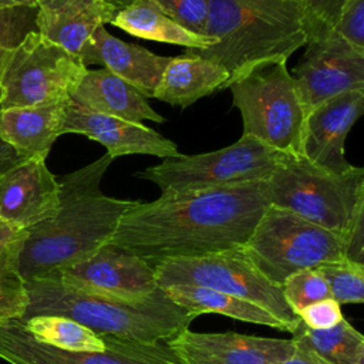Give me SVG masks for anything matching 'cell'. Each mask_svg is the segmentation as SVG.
<instances>
[{"instance_id":"6da1fadb","label":"cell","mask_w":364,"mask_h":364,"mask_svg":"<svg viewBox=\"0 0 364 364\" xmlns=\"http://www.w3.org/2000/svg\"><path fill=\"white\" fill-rule=\"evenodd\" d=\"M267 206L262 181L135 200L109 243L152 266L240 247Z\"/></svg>"},{"instance_id":"7a4b0ae2","label":"cell","mask_w":364,"mask_h":364,"mask_svg":"<svg viewBox=\"0 0 364 364\" xmlns=\"http://www.w3.org/2000/svg\"><path fill=\"white\" fill-rule=\"evenodd\" d=\"M112 161L105 154L57 178L60 186L57 213L27 229L18 259L24 280L80 263L112 239L122 215L135 202L102 192L101 182Z\"/></svg>"},{"instance_id":"3957f363","label":"cell","mask_w":364,"mask_h":364,"mask_svg":"<svg viewBox=\"0 0 364 364\" xmlns=\"http://www.w3.org/2000/svg\"><path fill=\"white\" fill-rule=\"evenodd\" d=\"M28 303L23 321L34 316L71 318L98 336L161 343L188 328L196 314L158 289L145 299H127L74 286L55 274L26 280Z\"/></svg>"},{"instance_id":"277c9868","label":"cell","mask_w":364,"mask_h":364,"mask_svg":"<svg viewBox=\"0 0 364 364\" xmlns=\"http://www.w3.org/2000/svg\"><path fill=\"white\" fill-rule=\"evenodd\" d=\"M205 36L212 46L193 50L229 74L226 90L249 68L286 60L307 44L300 0H208Z\"/></svg>"},{"instance_id":"5b68a950","label":"cell","mask_w":364,"mask_h":364,"mask_svg":"<svg viewBox=\"0 0 364 364\" xmlns=\"http://www.w3.org/2000/svg\"><path fill=\"white\" fill-rule=\"evenodd\" d=\"M262 191L269 205L344 236L364 200V169L355 166L337 175L301 155L279 154L272 173L262 181Z\"/></svg>"},{"instance_id":"8992f818","label":"cell","mask_w":364,"mask_h":364,"mask_svg":"<svg viewBox=\"0 0 364 364\" xmlns=\"http://www.w3.org/2000/svg\"><path fill=\"white\" fill-rule=\"evenodd\" d=\"M286 60L260 63L228 88L250 135L279 154L300 155L306 111Z\"/></svg>"},{"instance_id":"52a82bcc","label":"cell","mask_w":364,"mask_h":364,"mask_svg":"<svg viewBox=\"0 0 364 364\" xmlns=\"http://www.w3.org/2000/svg\"><path fill=\"white\" fill-rule=\"evenodd\" d=\"M242 247L277 286L296 272L346 257L344 236L272 205Z\"/></svg>"},{"instance_id":"ba28073f","label":"cell","mask_w":364,"mask_h":364,"mask_svg":"<svg viewBox=\"0 0 364 364\" xmlns=\"http://www.w3.org/2000/svg\"><path fill=\"white\" fill-rule=\"evenodd\" d=\"M154 267L161 289L171 284L208 287L267 310L289 333L300 323L299 316L286 303L282 287L253 264L242 246L196 257L164 259Z\"/></svg>"},{"instance_id":"9c48e42d","label":"cell","mask_w":364,"mask_h":364,"mask_svg":"<svg viewBox=\"0 0 364 364\" xmlns=\"http://www.w3.org/2000/svg\"><path fill=\"white\" fill-rule=\"evenodd\" d=\"M85 71L78 57L37 30L30 31L1 60L0 108L67 101Z\"/></svg>"},{"instance_id":"30bf717a","label":"cell","mask_w":364,"mask_h":364,"mask_svg":"<svg viewBox=\"0 0 364 364\" xmlns=\"http://www.w3.org/2000/svg\"><path fill=\"white\" fill-rule=\"evenodd\" d=\"M279 152L259 139L243 135L218 151L165 158L161 164L136 173L154 182L161 195H172L212 188L264 181L273 171Z\"/></svg>"},{"instance_id":"8fae6325","label":"cell","mask_w":364,"mask_h":364,"mask_svg":"<svg viewBox=\"0 0 364 364\" xmlns=\"http://www.w3.org/2000/svg\"><path fill=\"white\" fill-rule=\"evenodd\" d=\"M104 338V351H65L36 340L18 318L0 321V360L6 364H181L166 343Z\"/></svg>"},{"instance_id":"7c38bea8","label":"cell","mask_w":364,"mask_h":364,"mask_svg":"<svg viewBox=\"0 0 364 364\" xmlns=\"http://www.w3.org/2000/svg\"><path fill=\"white\" fill-rule=\"evenodd\" d=\"M290 74L307 115L331 97L364 90V53L330 33L307 41L304 54Z\"/></svg>"},{"instance_id":"4fadbf2b","label":"cell","mask_w":364,"mask_h":364,"mask_svg":"<svg viewBox=\"0 0 364 364\" xmlns=\"http://www.w3.org/2000/svg\"><path fill=\"white\" fill-rule=\"evenodd\" d=\"M364 111V90L341 92L313 108L304 119L300 155L328 172L344 175L355 166L346 159V138Z\"/></svg>"},{"instance_id":"5bb4252c","label":"cell","mask_w":364,"mask_h":364,"mask_svg":"<svg viewBox=\"0 0 364 364\" xmlns=\"http://www.w3.org/2000/svg\"><path fill=\"white\" fill-rule=\"evenodd\" d=\"M50 274L87 290L127 299H145L159 289L151 263L109 242L88 259Z\"/></svg>"},{"instance_id":"9a60e30c","label":"cell","mask_w":364,"mask_h":364,"mask_svg":"<svg viewBox=\"0 0 364 364\" xmlns=\"http://www.w3.org/2000/svg\"><path fill=\"white\" fill-rule=\"evenodd\" d=\"M181 364H276L291 355L294 344L239 333H199L188 328L166 340Z\"/></svg>"},{"instance_id":"2e32d148","label":"cell","mask_w":364,"mask_h":364,"mask_svg":"<svg viewBox=\"0 0 364 364\" xmlns=\"http://www.w3.org/2000/svg\"><path fill=\"white\" fill-rule=\"evenodd\" d=\"M60 205V186L44 158H26L0 176V219L30 229L53 218Z\"/></svg>"},{"instance_id":"e0dca14e","label":"cell","mask_w":364,"mask_h":364,"mask_svg":"<svg viewBox=\"0 0 364 364\" xmlns=\"http://www.w3.org/2000/svg\"><path fill=\"white\" fill-rule=\"evenodd\" d=\"M63 134H80L100 142L112 159L127 155H151L164 159L181 155L175 142L152 128L90 111L71 100L67 105Z\"/></svg>"},{"instance_id":"ac0fdd59","label":"cell","mask_w":364,"mask_h":364,"mask_svg":"<svg viewBox=\"0 0 364 364\" xmlns=\"http://www.w3.org/2000/svg\"><path fill=\"white\" fill-rule=\"evenodd\" d=\"M81 63L100 64L114 75L136 88L145 98L154 91L171 57H162L132 43L122 41L107 31L104 26L95 28L81 48Z\"/></svg>"},{"instance_id":"d6986e66","label":"cell","mask_w":364,"mask_h":364,"mask_svg":"<svg viewBox=\"0 0 364 364\" xmlns=\"http://www.w3.org/2000/svg\"><path fill=\"white\" fill-rule=\"evenodd\" d=\"M114 11L105 0H43L37 4V31L75 57L97 27L109 24Z\"/></svg>"},{"instance_id":"ffe728a7","label":"cell","mask_w":364,"mask_h":364,"mask_svg":"<svg viewBox=\"0 0 364 364\" xmlns=\"http://www.w3.org/2000/svg\"><path fill=\"white\" fill-rule=\"evenodd\" d=\"M70 100L90 111L131 122L145 119L165 122V118L149 105L148 98L105 68H87L71 91Z\"/></svg>"},{"instance_id":"44dd1931","label":"cell","mask_w":364,"mask_h":364,"mask_svg":"<svg viewBox=\"0 0 364 364\" xmlns=\"http://www.w3.org/2000/svg\"><path fill=\"white\" fill-rule=\"evenodd\" d=\"M70 100L36 105L0 108V139L24 158H47L63 127Z\"/></svg>"},{"instance_id":"7402d4cb","label":"cell","mask_w":364,"mask_h":364,"mask_svg":"<svg viewBox=\"0 0 364 364\" xmlns=\"http://www.w3.org/2000/svg\"><path fill=\"white\" fill-rule=\"evenodd\" d=\"M228 78L229 74L220 64L186 48L183 54L171 57L152 98L186 108L220 91Z\"/></svg>"},{"instance_id":"603a6c76","label":"cell","mask_w":364,"mask_h":364,"mask_svg":"<svg viewBox=\"0 0 364 364\" xmlns=\"http://www.w3.org/2000/svg\"><path fill=\"white\" fill-rule=\"evenodd\" d=\"M109 24L144 40L183 46L192 50H203L212 46L209 37L183 28L164 14L151 0H134L119 10Z\"/></svg>"},{"instance_id":"cb8c5ba5","label":"cell","mask_w":364,"mask_h":364,"mask_svg":"<svg viewBox=\"0 0 364 364\" xmlns=\"http://www.w3.org/2000/svg\"><path fill=\"white\" fill-rule=\"evenodd\" d=\"M164 291L175 304L196 316L203 313H218L239 321L269 326L286 331L284 324L267 310L250 301L208 287L191 284H171L164 287Z\"/></svg>"},{"instance_id":"d4e9b609","label":"cell","mask_w":364,"mask_h":364,"mask_svg":"<svg viewBox=\"0 0 364 364\" xmlns=\"http://www.w3.org/2000/svg\"><path fill=\"white\" fill-rule=\"evenodd\" d=\"M27 230L0 219V321L21 320L28 303L18 259Z\"/></svg>"},{"instance_id":"484cf974","label":"cell","mask_w":364,"mask_h":364,"mask_svg":"<svg viewBox=\"0 0 364 364\" xmlns=\"http://www.w3.org/2000/svg\"><path fill=\"white\" fill-rule=\"evenodd\" d=\"M291 334L294 346L313 351L328 364H354L364 350L363 334L346 318L326 330H313L300 321Z\"/></svg>"},{"instance_id":"4316f807","label":"cell","mask_w":364,"mask_h":364,"mask_svg":"<svg viewBox=\"0 0 364 364\" xmlns=\"http://www.w3.org/2000/svg\"><path fill=\"white\" fill-rule=\"evenodd\" d=\"M23 324L36 340L60 350L98 353L107 348L104 336H98L67 317L34 316L24 320Z\"/></svg>"},{"instance_id":"83f0119b","label":"cell","mask_w":364,"mask_h":364,"mask_svg":"<svg viewBox=\"0 0 364 364\" xmlns=\"http://www.w3.org/2000/svg\"><path fill=\"white\" fill-rule=\"evenodd\" d=\"M316 269L324 277L331 299L340 306L364 301V263L343 257L323 263Z\"/></svg>"},{"instance_id":"f1b7e54d","label":"cell","mask_w":364,"mask_h":364,"mask_svg":"<svg viewBox=\"0 0 364 364\" xmlns=\"http://www.w3.org/2000/svg\"><path fill=\"white\" fill-rule=\"evenodd\" d=\"M280 287L286 303L296 314L311 303L331 297L324 277L316 267L290 274Z\"/></svg>"},{"instance_id":"f546056e","label":"cell","mask_w":364,"mask_h":364,"mask_svg":"<svg viewBox=\"0 0 364 364\" xmlns=\"http://www.w3.org/2000/svg\"><path fill=\"white\" fill-rule=\"evenodd\" d=\"M37 6H16L0 9V64L4 54L17 46L36 26ZM1 100V91H0Z\"/></svg>"},{"instance_id":"4dcf8cb0","label":"cell","mask_w":364,"mask_h":364,"mask_svg":"<svg viewBox=\"0 0 364 364\" xmlns=\"http://www.w3.org/2000/svg\"><path fill=\"white\" fill-rule=\"evenodd\" d=\"M348 0H300L307 41L327 37Z\"/></svg>"},{"instance_id":"1f68e13d","label":"cell","mask_w":364,"mask_h":364,"mask_svg":"<svg viewBox=\"0 0 364 364\" xmlns=\"http://www.w3.org/2000/svg\"><path fill=\"white\" fill-rule=\"evenodd\" d=\"M158 9L183 28L205 36L209 6L208 0H151Z\"/></svg>"},{"instance_id":"d6a6232c","label":"cell","mask_w":364,"mask_h":364,"mask_svg":"<svg viewBox=\"0 0 364 364\" xmlns=\"http://www.w3.org/2000/svg\"><path fill=\"white\" fill-rule=\"evenodd\" d=\"M330 33L364 53V0H348Z\"/></svg>"},{"instance_id":"836d02e7","label":"cell","mask_w":364,"mask_h":364,"mask_svg":"<svg viewBox=\"0 0 364 364\" xmlns=\"http://www.w3.org/2000/svg\"><path fill=\"white\" fill-rule=\"evenodd\" d=\"M300 321L313 330H326L338 324L344 316L334 299H323L311 303L297 313Z\"/></svg>"},{"instance_id":"e575fe53","label":"cell","mask_w":364,"mask_h":364,"mask_svg":"<svg viewBox=\"0 0 364 364\" xmlns=\"http://www.w3.org/2000/svg\"><path fill=\"white\" fill-rule=\"evenodd\" d=\"M346 257L364 263V200L358 203L344 233Z\"/></svg>"},{"instance_id":"d590c367","label":"cell","mask_w":364,"mask_h":364,"mask_svg":"<svg viewBox=\"0 0 364 364\" xmlns=\"http://www.w3.org/2000/svg\"><path fill=\"white\" fill-rule=\"evenodd\" d=\"M276 364H328V363L321 360L313 351L300 346H294V351L291 353V355Z\"/></svg>"},{"instance_id":"8d00e7d4","label":"cell","mask_w":364,"mask_h":364,"mask_svg":"<svg viewBox=\"0 0 364 364\" xmlns=\"http://www.w3.org/2000/svg\"><path fill=\"white\" fill-rule=\"evenodd\" d=\"M24 159V156L17 154L11 146L0 139V176Z\"/></svg>"},{"instance_id":"74e56055","label":"cell","mask_w":364,"mask_h":364,"mask_svg":"<svg viewBox=\"0 0 364 364\" xmlns=\"http://www.w3.org/2000/svg\"><path fill=\"white\" fill-rule=\"evenodd\" d=\"M16 6H37V0H0V9Z\"/></svg>"},{"instance_id":"f35d334b","label":"cell","mask_w":364,"mask_h":364,"mask_svg":"<svg viewBox=\"0 0 364 364\" xmlns=\"http://www.w3.org/2000/svg\"><path fill=\"white\" fill-rule=\"evenodd\" d=\"M134 0H105V3L111 7L114 14H117L119 10L125 9L128 4H131Z\"/></svg>"},{"instance_id":"ab89813d","label":"cell","mask_w":364,"mask_h":364,"mask_svg":"<svg viewBox=\"0 0 364 364\" xmlns=\"http://www.w3.org/2000/svg\"><path fill=\"white\" fill-rule=\"evenodd\" d=\"M354 364H364V350L358 353V355H357V358H355Z\"/></svg>"},{"instance_id":"60d3db41","label":"cell","mask_w":364,"mask_h":364,"mask_svg":"<svg viewBox=\"0 0 364 364\" xmlns=\"http://www.w3.org/2000/svg\"><path fill=\"white\" fill-rule=\"evenodd\" d=\"M40 1H43V0H37V4H38V3H40Z\"/></svg>"}]
</instances>
